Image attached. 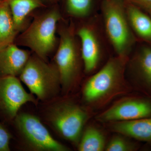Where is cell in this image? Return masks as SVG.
Instances as JSON below:
<instances>
[{
	"mask_svg": "<svg viewBox=\"0 0 151 151\" xmlns=\"http://www.w3.org/2000/svg\"><path fill=\"white\" fill-rule=\"evenodd\" d=\"M60 39L55 55L56 67L59 72L63 90L68 92L78 81L83 60L80 42L73 26L65 27L60 31Z\"/></svg>",
	"mask_w": 151,
	"mask_h": 151,
	"instance_id": "cell-4",
	"label": "cell"
},
{
	"mask_svg": "<svg viewBox=\"0 0 151 151\" xmlns=\"http://www.w3.org/2000/svg\"><path fill=\"white\" fill-rule=\"evenodd\" d=\"M18 32L8 2H0V50L13 43Z\"/></svg>",
	"mask_w": 151,
	"mask_h": 151,
	"instance_id": "cell-15",
	"label": "cell"
},
{
	"mask_svg": "<svg viewBox=\"0 0 151 151\" xmlns=\"http://www.w3.org/2000/svg\"><path fill=\"white\" fill-rule=\"evenodd\" d=\"M29 102L36 103L35 98L25 91L17 76L0 77V119H14L20 108Z\"/></svg>",
	"mask_w": 151,
	"mask_h": 151,
	"instance_id": "cell-11",
	"label": "cell"
},
{
	"mask_svg": "<svg viewBox=\"0 0 151 151\" xmlns=\"http://www.w3.org/2000/svg\"><path fill=\"white\" fill-rule=\"evenodd\" d=\"M60 19L55 10L37 17L22 35L23 44L44 59L55 47L57 26Z\"/></svg>",
	"mask_w": 151,
	"mask_h": 151,
	"instance_id": "cell-6",
	"label": "cell"
},
{
	"mask_svg": "<svg viewBox=\"0 0 151 151\" xmlns=\"http://www.w3.org/2000/svg\"><path fill=\"white\" fill-rule=\"evenodd\" d=\"M107 143L101 130L94 126L86 127L82 132L78 145L80 151H105Z\"/></svg>",
	"mask_w": 151,
	"mask_h": 151,
	"instance_id": "cell-16",
	"label": "cell"
},
{
	"mask_svg": "<svg viewBox=\"0 0 151 151\" xmlns=\"http://www.w3.org/2000/svg\"><path fill=\"white\" fill-rule=\"evenodd\" d=\"M15 26L18 31L22 27L27 17L42 5L41 0H8Z\"/></svg>",
	"mask_w": 151,
	"mask_h": 151,
	"instance_id": "cell-17",
	"label": "cell"
},
{
	"mask_svg": "<svg viewBox=\"0 0 151 151\" xmlns=\"http://www.w3.org/2000/svg\"><path fill=\"white\" fill-rule=\"evenodd\" d=\"M12 135L8 130L0 123V151H9L10 142Z\"/></svg>",
	"mask_w": 151,
	"mask_h": 151,
	"instance_id": "cell-20",
	"label": "cell"
},
{
	"mask_svg": "<svg viewBox=\"0 0 151 151\" xmlns=\"http://www.w3.org/2000/svg\"><path fill=\"white\" fill-rule=\"evenodd\" d=\"M106 124L111 132L122 134L135 141L145 142L151 145V117Z\"/></svg>",
	"mask_w": 151,
	"mask_h": 151,
	"instance_id": "cell-13",
	"label": "cell"
},
{
	"mask_svg": "<svg viewBox=\"0 0 151 151\" xmlns=\"http://www.w3.org/2000/svg\"><path fill=\"white\" fill-rule=\"evenodd\" d=\"M128 2L148 13L151 10V0H128Z\"/></svg>",
	"mask_w": 151,
	"mask_h": 151,
	"instance_id": "cell-21",
	"label": "cell"
},
{
	"mask_svg": "<svg viewBox=\"0 0 151 151\" xmlns=\"http://www.w3.org/2000/svg\"><path fill=\"white\" fill-rule=\"evenodd\" d=\"M82 20L81 25L76 29H74V31L80 42L84 72L91 75L115 55L99 12Z\"/></svg>",
	"mask_w": 151,
	"mask_h": 151,
	"instance_id": "cell-2",
	"label": "cell"
},
{
	"mask_svg": "<svg viewBox=\"0 0 151 151\" xmlns=\"http://www.w3.org/2000/svg\"><path fill=\"white\" fill-rule=\"evenodd\" d=\"M99 14L114 55L129 57L138 41L130 27L125 3L120 0H104Z\"/></svg>",
	"mask_w": 151,
	"mask_h": 151,
	"instance_id": "cell-3",
	"label": "cell"
},
{
	"mask_svg": "<svg viewBox=\"0 0 151 151\" xmlns=\"http://www.w3.org/2000/svg\"><path fill=\"white\" fill-rule=\"evenodd\" d=\"M148 13H149V14H150L151 16V10Z\"/></svg>",
	"mask_w": 151,
	"mask_h": 151,
	"instance_id": "cell-23",
	"label": "cell"
},
{
	"mask_svg": "<svg viewBox=\"0 0 151 151\" xmlns=\"http://www.w3.org/2000/svg\"><path fill=\"white\" fill-rule=\"evenodd\" d=\"M139 147L138 142L122 134L116 133L107 143L105 151H135Z\"/></svg>",
	"mask_w": 151,
	"mask_h": 151,
	"instance_id": "cell-19",
	"label": "cell"
},
{
	"mask_svg": "<svg viewBox=\"0 0 151 151\" xmlns=\"http://www.w3.org/2000/svg\"><path fill=\"white\" fill-rule=\"evenodd\" d=\"M151 117V96L136 92L116 100L96 116V121L107 124Z\"/></svg>",
	"mask_w": 151,
	"mask_h": 151,
	"instance_id": "cell-8",
	"label": "cell"
},
{
	"mask_svg": "<svg viewBox=\"0 0 151 151\" xmlns=\"http://www.w3.org/2000/svg\"><path fill=\"white\" fill-rule=\"evenodd\" d=\"M8 0H0V2H2L5 1H7Z\"/></svg>",
	"mask_w": 151,
	"mask_h": 151,
	"instance_id": "cell-22",
	"label": "cell"
},
{
	"mask_svg": "<svg viewBox=\"0 0 151 151\" xmlns=\"http://www.w3.org/2000/svg\"><path fill=\"white\" fill-rule=\"evenodd\" d=\"M19 77L31 93L42 100L54 96L61 86L56 66L47 64L37 56L30 57Z\"/></svg>",
	"mask_w": 151,
	"mask_h": 151,
	"instance_id": "cell-5",
	"label": "cell"
},
{
	"mask_svg": "<svg viewBox=\"0 0 151 151\" xmlns=\"http://www.w3.org/2000/svg\"><path fill=\"white\" fill-rule=\"evenodd\" d=\"M30 57L13 43L0 50V77L19 76Z\"/></svg>",
	"mask_w": 151,
	"mask_h": 151,
	"instance_id": "cell-12",
	"label": "cell"
},
{
	"mask_svg": "<svg viewBox=\"0 0 151 151\" xmlns=\"http://www.w3.org/2000/svg\"><path fill=\"white\" fill-rule=\"evenodd\" d=\"M126 76L135 92L151 96V45L138 42L128 57Z\"/></svg>",
	"mask_w": 151,
	"mask_h": 151,
	"instance_id": "cell-9",
	"label": "cell"
},
{
	"mask_svg": "<svg viewBox=\"0 0 151 151\" xmlns=\"http://www.w3.org/2000/svg\"><path fill=\"white\" fill-rule=\"evenodd\" d=\"M17 129L25 142L38 151H68L70 149L52 137L37 117L27 113L18 114L14 119Z\"/></svg>",
	"mask_w": 151,
	"mask_h": 151,
	"instance_id": "cell-10",
	"label": "cell"
},
{
	"mask_svg": "<svg viewBox=\"0 0 151 151\" xmlns=\"http://www.w3.org/2000/svg\"><path fill=\"white\" fill-rule=\"evenodd\" d=\"M124 3L130 27L138 42L151 45V16L133 4Z\"/></svg>",
	"mask_w": 151,
	"mask_h": 151,
	"instance_id": "cell-14",
	"label": "cell"
},
{
	"mask_svg": "<svg viewBox=\"0 0 151 151\" xmlns=\"http://www.w3.org/2000/svg\"><path fill=\"white\" fill-rule=\"evenodd\" d=\"M128 59L113 55L87 79L82 94L91 108H103L114 99L134 92L126 77Z\"/></svg>",
	"mask_w": 151,
	"mask_h": 151,
	"instance_id": "cell-1",
	"label": "cell"
},
{
	"mask_svg": "<svg viewBox=\"0 0 151 151\" xmlns=\"http://www.w3.org/2000/svg\"><path fill=\"white\" fill-rule=\"evenodd\" d=\"M66 10L69 16L81 20L93 16L100 11L94 0H66Z\"/></svg>",
	"mask_w": 151,
	"mask_h": 151,
	"instance_id": "cell-18",
	"label": "cell"
},
{
	"mask_svg": "<svg viewBox=\"0 0 151 151\" xmlns=\"http://www.w3.org/2000/svg\"><path fill=\"white\" fill-rule=\"evenodd\" d=\"M90 117L87 109L73 102L65 101L52 108L49 119L61 136L78 145L84 126Z\"/></svg>",
	"mask_w": 151,
	"mask_h": 151,
	"instance_id": "cell-7",
	"label": "cell"
}]
</instances>
